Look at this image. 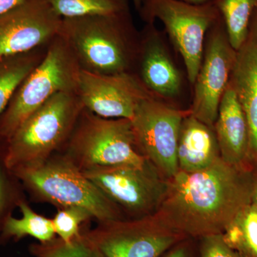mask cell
<instances>
[{
  "instance_id": "9a60e30c",
  "label": "cell",
  "mask_w": 257,
  "mask_h": 257,
  "mask_svg": "<svg viewBox=\"0 0 257 257\" xmlns=\"http://www.w3.org/2000/svg\"><path fill=\"white\" fill-rule=\"evenodd\" d=\"M230 82L247 120L250 160L257 164V9L246 39L236 50Z\"/></svg>"
},
{
  "instance_id": "277c9868",
  "label": "cell",
  "mask_w": 257,
  "mask_h": 257,
  "mask_svg": "<svg viewBox=\"0 0 257 257\" xmlns=\"http://www.w3.org/2000/svg\"><path fill=\"white\" fill-rule=\"evenodd\" d=\"M82 69L74 52L59 33L47 55L19 87L0 116V138L6 142L27 118L59 92H77Z\"/></svg>"
},
{
  "instance_id": "30bf717a",
  "label": "cell",
  "mask_w": 257,
  "mask_h": 257,
  "mask_svg": "<svg viewBox=\"0 0 257 257\" xmlns=\"http://www.w3.org/2000/svg\"><path fill=\"white\" fill-rule=\"evenodd\" d=\"M82 235L105 257H160L185 237L155 214L131 220L99 222Z\"/></svg>"
},
{
  "instance_id": "4316f807",
  "label": "cell",
  "mask_w": 257,
  "mask_h": 257,
  "mask_svg": "<svg viewBox=\"0 0 257 257\" xmlns=\"http://www.w3.org/2000/svg\"><path fill=\"white\" fill-rule=\"evenodd\" d=\"M166 257H189L188 248L183 245L177 246Z\"/></svg>"
},
{
  "instance_id": "5bb4252c",
  "label": "cell",
  "mask_w": 257,
  "mask_h": 257,
  "mask_svg": "<svg viewBox=\"0 0 257 257\" xmlns=\"http://www.w3.org/2000/svg\"><path fill=\"white\" fill-rule=\"evenodd\" d=\"M62 20L47 0H28L0 15V57L50 43L60 33Z\"/></svg>"
},
{
  "instance_id": "7c38bea8",
  "label": "cell",
  "mask_w": 257,
  "mask_h": 257,
  "mask_svg": "<svg viewBox=\"0 0 257 257\" xmlns=\"http://www.w3.org/2000/svg\"><path fill=\"white\" fill-rule=\"evenodd\" d=\"M236 54L220 15L206 35L188 108L189 114L211 127L214 128L221 98L231 79Z\"/></svg>"
},
{
  "instance_id": "8992f818",
  "label": "cell",
  "mask_w": 257,
  "mask_h": 257,
  "mask_svg": "<svg viewBox=\"0 0 257 257\" xmlns=\"http://www.w3.org/2000/svg\"><path fill=\"white\" fill-rule=\"evenodd\" d=\"M64 148L80 170L141 165L147 160L139 150L131 120L101 117L84 107Z\"/></svg>"
},
{
  "instance_id": "f546056e",
  "label": "cell",
  "mask_w": 257,
  "mask_h": 257,
  "mask_svg": "<svg viewBox=\"0 0 257 257\" xmlns=\"http://www.w3.org/2000/svg\"><path fill=\"white\" fill-rule=\"evenodd\" d=\"M179 1L184 2V3L191 5H203L209 3L211 0H179Z\"/></svg>"
},
{
  "instance_id": "ac0fdd59",
  "label": "cell",
  "mask_w": 257,
  "mask_h": 257,
  "mask_svg": "<svg viewBox=\"0 0 257 257\" xmlns=\"http://www.w3.org/2000/svg\"><path fill=\"white\" fill-rule=\"evenodd\" d=\"M48 45L25 53L0 57V116L23 81L45 59Z\"/></svg>"
},
{
  "instance_id": "4fadbf2b",
  "label": "cell",
  "mask_w": 257,
  "mask_h": 257,
  "mask_svg": "<svg viewBox=\"0 0 257 257\" xmlns=\"http://www.w3.org/2000/svg\"><path fill=\"white\" fill-rule=\"evenodd\" d=\"M77 94L84 107L98 116L130 120L141 101L152 96L135 74H98L82 69Z\"/></svg>"
},
{
  "instance_id": "8fae6325",
  "label": "cell",
  "mask_w": 257,
  "mask_h": 257,
  "mask_svg": "<svg viewBox=\"0 0 257 257\" xmlns=\"http://www.w3.org/2000/svg\"><path fill=\"white\" fill-rule=\"evenodd\" d=\"M188 114V109L176 107L150 96L139 104L131 119L139 150L168 180L179 171V133Z\"/></svg>"
},
{
  "instance_id": "6da1fadb",
  "label": "cell",
  "mask_w": 257,
  "mask_h": 257,
  "mask_svg": "<svg viewBox=\"0 0 257 257\" xmlns=\"http://www.w3.org/2000/svg\"><path fill=\"white\" fill-rule=\"evenodd\" d=\"M254 171L219 157L204 170L179 171L168 181L155 214L184 236L223 234L239 211L251 203Z\"/></svg>"
},
{
  "instance_id": "52a82bcc",
  "label": "cell",
  "mask_w": 257,
  "mask_h": 257,
  "mask_svg": "<svg viewBox=\"0 0 257 257\" xmlns=\"http://www.w3.org/2000/svg\"><path fill=\"white\" fill-rule=\"evenodd\" d=\"M136 10L145 24L155 23L157 20L163 24L192 86L202 62L208 30L220 16L212 0L203 5L179 0H141Z\"/></svg>"
},
{
  "instance_id": "1f68e13d",
  "label": "cell",
  "mask_w": 257,
  "mask_h": 257,
  "mask_svg": "<svg viewBox=\"0 0 257 257\" xmlns=\"http://www.w3.org/2000/svg\"><path fill=\"white\" fill-rule=\"evenodd\" d=\"M134 5H137L140 3V0H133Z\"/></svg>"
},
{
  "instance_id": "7402d4cb",
  "label": "cell",
  "mask_w": 257,
  "mask_h": 257,
  "mask_svg": "<svg viewBox=\"0 0 257 257\" xmlns=\"http://www.w3.org/2000/svg\"><path fill=\"white\" fill-rule=\"evenodd\" d=\"M62 18L117 14L130 11V0H47Z\"/></svg>"
},
{
  "instance_id": "44dd1931",
  "label": "cell",
  "mask_w": 257,
  "mask_h": 257,
  "mask_svg": "<svg viewBox=\"0 0 257 257\" xmlns=\"http://www.w3.org/2000/svg\"><path fill=\"white\" fill-rule=\"evenodd\" d=\"M22 218H8L3 226V236L5 238L21 239L30 236L44 243L55 238L52 219H47L32 210L26 203L19 204Z\"/></svg>"
},
{
  "instance_id": "5b68a950",
  "label": "cell",
  "mask_w": 257,
  "mask_h": 257,
  "mask_svg": "<svg viewBox=\"0 0 257 257\" xmlns=\"http://www.w3.org/2000/svg\"><path fill=\"white\" fill-rule=\"evenodd\" d=\"M15 173L37 196L55 205L82 208L99 222L123 219L116 204L65 155Z\"/></svg>"
},
{
  "instance_id": "cb8c5ba5",
  "label": "cell",
  "mask_w": 257,
  "mask_h": 257,
  "mask_svg": "<svg viewBox=\"0 0 257 257\" xmlns=\"http://www.w3.org/2000/svg\"><path fill=\"white\" fill-rule=\"evenodd\" d=\"M89 218L92 216L82 208H62L52 219L55 234L64 242H72L82 234L80 225Z\"/></svg>"
},
{
  "instance_id": "4dcf8cb0",
  "label": "cell",
  "mask_w": 257,
  "mask_h": 257,
  "mask_svg": "<svg viewBox=\"0 0 257 257\" xmlns=\"http://www.w3.org/2000/svg\"><path fill=\"white\" fill-rule=\"evenodd\" d=\"M88 244H89V243H88ZM89 246H90V257H105L100 252V251H99V250L93 247L91 245H89Z\"/></svg>"
},
{
  "instance_id": "ffe728a7",
  "label": "cell",
  "mask_w": 257,
  "mask_h": 257,
  "mask_svg": "<svg viewBox=\"0 0 257 257\" xmlns=\"http://www.w3.org/2000/svg\"><path fill=\"white\" fill-rule=\"evenodd\" d=\"M226 243L244 257H257V209L252 202L243 208L227 226Z\"/></svg>"
},
{
  "instance_id": "603a6c76",
  "label": "cell",
  "mask_w": 257,
  "mask_h": 257,
  "mask_svg": "<svg viewBox=\"0 0 257 257\" xmlns=\"http://www.w3.org/2000/svg\"><path fill=\"white\" fill-rule=\"evenodd\" d=\"M30 251L35 257H90V246L82 233L70 243L58 237L47 242L33 243Z\"/></svg>"
},
{
  "instance_id": "9c48e42d",
  "label": "cell",
  "mask_w": 257,
  "mask_h": 257,
  "mask_svg": "<svg viewBox=\"0 0 257 257\" xmlns=\"http://www.w3.org/2000/svg\"><path fill=\"white\" fill-rule=\"evenodd\" d=\"M81 171L121 210L135 218L155 214L168 187V179L148 160L141 165L110 166Z\"/></svg>"
},
{
  "instance_id": "7a4b0ae2",
  "label": "cell",
  "mask_w": 257,
  "mask_h": 257,
  "mask_svg": "<svg viewBox=\"0 0 257 257\" xmlns=\"http://www.w3.org/2000/svg\"><path fill=\"white\" fill-rule=\"evenodd\" d=\"M60 34L82 70L98 74L135 73L140 30L135 26L131 10L62 18Z\"/></svg>"
},
{
  "instance_id": "2e32d148",
  "label": "cell",
  "mask_w": 257,
  "mask_h": 257,
  "mask_svg": "<svg viewBox=\"0 0 257 257\" xmlns=\"http://www.w3.org/2000/svg\"><path fill=\"white\" fill-rule=\"evenodd\" d=\"M214 130L221 159L236 167H248L247 120L230 81L221 99Z\"/></svg>"
},
{
  "instance_id": "d4e9b609",
  "label": "cell",
  "mask_w": 257,
  "mask_h": 257,
  "mask_svg": "<svg viewBox=\"0 0 257 257\" xmlns=\"http://www.w3.org/2000/svg\"><path fill=\"white\" fill-rule=\"evenodd\" d=\"M202 257H244L224 241L222 234L203 237Z\"/></svg>"
},
{
  "instance_id": "484cf974",
  "label": "cell",
  "mask_w": 257,
  "mask_h": 257,
  "mask_svg": "<svg viewBox=\"0 0 257 257\" xmlns=\"http://www.w3.org/2000/svg\"><path fill=\"white\" fill-rule=\"evenodd\" d=\"M28 0H0V15L14 9Z\"/></svg>"
},
{
  "instance_id": "ba28073f",
  "label": "cell",
  "mask_w": 257,
  "mask_h": 257,
  "mask_svg": "<svg viewBox=\"0 0 257 257\" xmlns=\"http://www.w3.org/2000/svg\"><path fill=\"white\" fill-rule=\"evenodd\" d=\"M164 30L155 23L140 30V50L135 73L152 96L184 109L181 101L192 93L184 62Z\"/></svg>"
},
{
  "instance_id": "d6986e66",
  "label": "cell",
  "mask_w": 257,
  "mask_h": 257,
  "mask_svg": "<svg viewBox=\"0 0 257 257\" xmlns=\"http://www.w3.org/2000/svg\"><path fill=\"white\" fill-rule=\"evenodd\" d=\"M227 32L230 43L237 50L247 35L257 0H212Z\"/></svg>"
},
{
  "instance_id": "e0dca14e",
  "label": "cell",
  "mask_w": 257,
  "mask_h": 257,
  "mask_svg": "<svg viewBox=\"0 0 257 257\" xmlns=\"http://www.w3.org/2000/svg\"><path fill=\"white\" fill-rule=\"evenodd\" d=\"M189 110V109H188ZM221 157L214 128L189 114L181 125L177 147L179 170L194 172L204 170Z\"/></svg>"
},
{
  "instance_id": "3957f363",
  "label": "cell",
  "mask_w": 257,
  "mask_h": 257,
  "mask_svg": "<svg viewBox=\"0 0 257 257\" xmlns=\"http://www.w3.org/2000/svg\"><path fill=\"white\" fill-rule=\"evenodd\" d=\"M76 92H59L32 112L7 141L5 165L16 172L44 163L68 141L82 109Z\"/></svg>"
},
{
  "instance_id": "83f0119b",
  "label": "cell",
  "mask_w": 257,
  "mask_h": 257,
  "mask_svg": "<svg viewBox=\"0 0 257 257\" xmlns=\"http://www.w3.org/2000/svg\"><path fill=\"white\" fill-rule=\"evenodd\" d=\"M5 194L4 179H3L1 170H0V213H1L2 209H3V205H4Z\"/></svg>"
},
{
  "instance_id": "f1b7e54d",
  "label": "cell",
  "mask_w": 257,
  "mask_h": 257,
  "mask_svg": "<svg viewBox=\"0 0 257 257\" xmlns=\"http://www.w3.org/2000/svg\"><path fill=\"white\" fill-rule=\"evenodd\" d=\"M251 202L254 204L257 209V170L254 172V181H253V187L252 192V198Z\"/></svg>"
}]
</instances>
